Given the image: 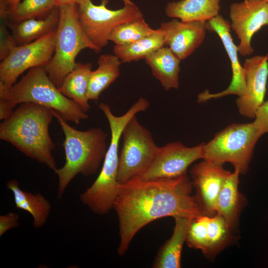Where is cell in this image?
Returning <instances> with one entry per match:
<instances>
[{
  "label": "cell",
  "mask_w": 268,
  "mask_h": 268,
  "mask_svg": "<svg viewBox=\"0 0 268 268\" xmlns=\"http://www.w3.org/2000/svg\"><path fill=\"white\" fill-rule=\"evenodd\" d=\"M97 68L91 71L88 87V100H97L100 94L119 76L122 62L115 54H105L98 59Z\"/></svg>",
  "instance_id": "24"
},
{
  "label": "cell",
  "mask_w": 268,
  "mask_h": 268,
  "mask_svg": "<svg viewBox=\"0 0 268 268\" xmlns=\"http://www.w3.org/2000/svg\"><path fill=\"white\" fill-rule=\"evenodd\" d=\"M220 0H180L169 2L165 12L182 21H207L219 14Z\"/></svg>",
  "instance_id": "19"
},
{
  "label": "cell",
  "mask_w": 268,
  "mask_h": 268,
  "mask_svg": "<svg viewBox=\"0 0 268 268\" xmlns=\"http://www.w3.org/2000/svg\"><path fill=\"white\" fill-rule=\"evenodd\" d=\"M60 18L56 32L54 55L44 67L49 78L59 89L67 76L75 67V59L80 51L90 49L101 51L87 38L79 23L78 5L59 6Z\"/></svg>",
  "instance_id": "6"
},
{
  "label": "cell",
  "mask_w": 268,
  "mask_h": 268,
  "mask_svg": "<svg viewBox=\"0 0 268 268\" xmlns=\"http://www.w3.org/2000/svg\"><path fill=\"white\" fill-rule=\"evenodd\" d=\"M21 0H8L9 6V14L14 10L17 5L21 1ZM9 16V15H8Z\"/></svg>",
  "instance_id": "35"
},
{
  "label": "cell",
  "mask_w": 268,
  "mask_h": 268,
  "mask_svg": "<svg viewBox=\"0 0 268 268\" xmlns=\"http://www.w3.org/2000/svg\"><path fill=\"white\" fill-rule=\"evenodd\" d=\"M123 7L116 10L107 8L109 0H101L99 5L91 0L78 5L81 27L89 40L101 51L107 46L109 36L117 26L143 17L138 7L131 0H120Z\"/></svg>",
  "instance_id": "9"
},
{
  "label": "cell",
  "mask_w": 268,
  "mask_h": 268,
  "mask_svg": "<svg viewBox=\"0 0 268 268\" xmlns=\"http://www.w3.org/2000/svg\"><path fill=\"white\" fill-rule=\"evenodd\" d=\"M59 18V8L57 6L44 17L17 22L7 21V24L17 45H22L56 31Z\"/></svg>",
  "instance_id": "18"
},
{
  "label": "cell",
  "mask_w": 268,
  "mask_h": 268,
  "mask_svg": "<svg viewBox=\"0 0 268 268\" xmlns=\"http://www.w3.org/2000/svg\"><path fill=\"white\" fill-rule=\"evenodd\" d=\"M187 173L169 179H136L120 185L113 204L119 219L118 254L128 250L135 235L144 226L166 216L192 219L204 215Z\"/></svg>",
  "instance_id": "1"
},
{
  "label": "cell",
  "mask_w": 268,
  "mask_h": 268,
  "mask_svg": "<svg viewBox=\"0 0 268 268\" xmlns=\"http://www.w3.org/2000/svg\"><path fill=\"white\" fill-rule=\"evenodd\" d=\"M164 46L162 31L159 29L148 36L134 43L115 45L113 52L123 63H131L145 59L148 55Z\"/></svg>",
  "instance_id": "25"
},
{
  "label": "cell",
  "mask_w": 268,
  "mask_h": 268,
  "mask_svg": "<svg viewBox=\"0 0 268 268\" xmlns=\"http://www.w3.org/2000/svg\"><path fill=\"white\" fill-rule=\"evenodd\" d=\"M232 172L222 165L204 160L193 166L190 171L195 196L204 215L213 216L217 214L216 203L220 192Z\"/></svg>",
  "instance_id": "15"
},
{
  "label": "cell",
  "mask_w": 268,
  "mask_h": 268,
  "mask_svg": "<svg viewBox=\"0 0 268 268\" xmlns=\"http://www.w3.org/2000/svg\"><path fill=\"white\" fill-rule=\"evenodd\" d=\"M174 219L175 225L172 235L158 251L152 265L154 268H181L182 248L191 219L184 217Z\"/></svg>",
  "instance_id": "20"
},
{
  "label": "cell",
  "mask_w": 268,
  "mask_h": 268,
  "mask_svg": "<svg viewBox=\"0 0 268 268\" xmlns=\"http://www.w3.org/2000/svg\"><path fill=\"white\" fill-rule=\"evenodd\" d=\"M230 27L240 40L238 53L251 55L253 35L263 27H268V3L267 0H244L234 2L229 7Z\"/></svg>",
  "instance_id": "12"
},
{
  "label": "cell",
  "mask_w": 268,
  "mask_h": 268,
  "mask_svg": "<svg viewBox=\"0 0 268 268\" xmlns=\"http://www.w3.org/2000/svg\"><path fill=\"white\" fill-rule=\"evenodd\" d=\"M157 31L151 28L144 17L121 24L110 33L108 40L116 45H124L134 43Z\"/></svg>",
  "instance_id": "27"
},
{
  "label": "cell",
  "mask_w": 268,
  "mask_h": 268,
  "mask_svg": "<svg viewBox=\"0 0 268 268\" xmlns=\"http://www.w3.org/2000/svg\"><path fill=\"white\" fill-rule=\"evenodd\" d=\"M19 216L14 212H9L0 216V236L11 228L19 226Z\"/></svg>",
  "instance_id": "32"
},
{
  "label": "cell",
  "mask_w": 268,
  "mask_h": 268,
  "mask_svg": "<svg viewBox=\"0 0 268 268\" xmlns=\"http://www.w3.org/2000/svg\"><path fill=\"white\" fill-rule=\"evenodd\" d=\"M164 45L181 60L187 58L202 43L206 35V21L178 20L161 23Z\"/></svg>",
  "instance_id": "16"
},
{
  "label": "cell",
  "mask_w": 268,
  "mask_h": 268,
  "mask_svg": "<svg viewBox=\"0 0 268 268\" xmlns=\"http://www.w3.org/2000/svg\"><path fill=\"white\" fill-rule=\"evenodd\" d=\"M6 186L13 194L16 208L32 215L33 227L39 228L43 226L50 213V202L41 194H33L21 190L18 182L15 179L8 181Z\"/></svg>",
  "instance_id": "22"
},
{
  "label": "cell",
  "mask_w": 268,
  "mask_h": 268,
  "mask_svg": "<svg viewBox=\"0 0 268 268\" xmlns=\"http://www.w3.org/2000/svg\"><path fill=\"white\" fill-rule=\"evenodd\" d=\"M56 7L55 0H22L9 14L8 18L12 22L41 18Z\"/></svg>",
  "instance_id": "28"
},
{
  "label": "cell",
  "mask_w": 268,
  "mask_h": 268,
  "mask_svg": "<svg viewBox=\"0 0 268 268\" xmlns=\"http://www.w3.org/2000/svg\"><path fill=\"white\" fill-rule=\"evenodd\" d=\"M88 0H55L57 6L66 4H75L79 5Z\"/></svg>",
  "instance_id": "34"
},
{
  "label": "cell",
  "mask_w": 268,
  "mask_h": 268,
  "mask_svg": "<svg viewBox=\"0 0 268 268\" xmlns=\"http://www.w3.org/2000/svg\"><path fill=\"white\" fill-rule=\"evenodd\" d=\"M0 98L13 108L18 104H37L61 114L67 121L78 124L88 118L77 104L64 95L49 78L44 67L32 68L17 83L8 88L0 87Z\"/></svg>",
  "instance_id": "5"
},
{
  "label": "cell",
  "mask_w": 268,
  "mask_h": 268,
  "mask_svg": "<svg viewBox=\"0 0 268 268\" xmlns=\"http://www.w3.org/2000/svg\"><path fill=\"white\" fill-rule=\"evenodd\" d=\"M203 142L188 147L179 141H174L159 147L151 165L138 179H169L186 174L191 164L203 159Z\"/></svg>",
  "instance_id": "11"
},
{
  "label": "cell",
  "mask_w": 268,
  "mask_h": 268,
  "mask_svg": "<svg viewBox=\"0 0 268 268\" xmlns=\"http://www.w3.org/2000/svg\"><path fill=\"white\" fill-rule=\"evenodd\" d=\"M91 71V63H76L59 88L64 95L79 105L86 112L90 107L87 93Z\"/></svg>",
  "instance_id": "23"
},
{
  "label": "cell",
  "mask_w": 268,
  "mask_h": 268,
  "mask_svg": "<svg viewBox=\"0 0 268 268\" xmlns=\"http://www.w3.org/2000/svg\"><path fill=\"white\" fill-rule=\"evenodd\" d=\"M253 122L259 133L262 136L268 134V99L258 109Z\"/></svg>",
  "instance_id": "31"
},
{
  "label": "cell",
  "mask_w": 268,
  "mask_h": 268,
  "mask_svg": "<svg viewBox=\"0 0 268 268\" xmlns=\"http://www.w3.org/2000/svg\"><path fill=\"white\" fill-rule=\"evenodd\" d=\"M65 135L63 146L65 163L54 172L58 177V198H62L68 185L80 174L89 176L96 173L108 147L107 135L100 128L79 131L71 127L57 111L51 109Z\"/></svg>",
  "instance_id": "4"
},
{
  "label": "cell",
  "mask_w": 268,
  "mask_h": 268,
  "mask_svg": "<svg viewBox=\"0 0 268 268\" xmlns=\"http://www.w3.org/2000/svg\"><path fill=\"white\" fill-rule=\"evenodd\" d=\"M122 136L117 176L120 184L139 178L151 165L159 148L151 133L140 124L136 115L127 123Z\"/></svg>",
  "instance_id": "8"
},
{
  "label": "cell",
  "mask_w": 268,
  "mask_h": 268,
  "mask_svg": "<svg viewBox=\"0 0 268 268\" xmlns=\"http://www.w3.org/2000/svg\"><path fill=\"white\" fill-rule=\"evenodd\" d=\"M152 74L166 91L179 86L180 60L168 47H162L145 59Z\"/></svg>",
  "instance_id": "17"
},
{
  "label": "cell",
  "mask_w": 268,
  "mask_h": 268,
  "mask_svg": "<svg viewBox=\"0 0 268 268\" xmlns=\"http://www.w3.org/2000/svg\"><path fill=\"white\" fill-rule=\"evenodd\" d=\"M0 28V60L4 59L10 53L11 49L17 45L12 35H10L7 28L8 26L7 19H1Z\"/></svg>",
  "instance_id": "30"
},
{
  "label": "cell",
  "mask_w": 268,
  "mask_h": 268,
  "mask_svg": "<svg viewBox=\"0 0 268 268\" xmlns=\"http://www.w3.org/2000/svg\"><path fill=\"white\" fill-rule=\"evenodd\" d=\"M240 172L235 169L226 180L218 197L217 214L222 216L230 229L237 225L244 199L238 190Z\"/></svg>",
  "instance_id": "21"
},
{
  "label": "cell",
  "mask_w": 268,
  "mask_h": 268,
  "mask_svg": "<svg viewBox=\"0 0 268 268\" xmlns=\"http://www.w3.org/2000/svg\"><path fill=\"white\" fill-rule=\"evenodd\" d=\"M56 32L30 43L13 47L0 63V87H11L26 70L37 67H45L54 53Z\"/></svg>",
  "instance_id": "10"
},
{
  "label": "cell",
  "mask_w": 268,
  "mask_h": 268,
  "mask_svg": "<svg viewBox=\"0 0 268 268\" xmlns=\"http://www.w3.org/2000/svg\"><path fill=\"white\" fill-rule=\"evenodd\" d=\"M206 215H201L190 220L186 242L189 247L201 250L206 255L208 243Z\"/></svg>",
  "instance_id": "29"
},
{
  "label": "cell",
  "mask_w": 268,
  "mask_h": 268,
  "mask_svg": "<svg viewBox=\"0 0 268 268\" xmlns=\"http://www.w3.org/2000/svg\"><path fill=\"white\" fill-rule=\"evenodd\" d=\"M206 30L215 32L219 37L230 60L232 79L228 87L216 93H210L208 90L198 95V102L203 103L212 99H217L229 95L240 97L244 93L246 83L243 66L239 60L237 46L233 42L231 34L230 23L218 14L206 21Z\"/></svg>",
  "instance_id": "14"
},
{
  "label": "cell",
  "mask_w": 268,
  "mask_h": 268,
  "mask_svg": "<svg viewBox=\"0 0 268 268\" xmlns=\"http://www.w3.org/2000/svg\"><path fill=\"white\" fill-rule=\"evenodd\" d=\"M206 228L208 247L205 256H213L229 245L233 236L224 218L218 214L207 216Z\"/></svg>",
  "instance_id": "26"
},
{
  "label": "cell",
  "mask_w": 268,
  "mask_h": 268,
  "mask_svg": "<svg viewBox=\"0 0 268 268\" xmlns=\"http://www.w3.org/2000/svg\"><path fill=\"white\" fill-rule=\"evenodd\" d=\"M53 116L51 109L42 105L21 103L0 123V139L55 171L57 168L52 151L55 145L49 130Z\"/></svg>",
  "instance_id": "2"
},
{
  "label": "cell",
  "mask_w": 268,
  "mask_h": 268,
  "mask_svg": "<svg viewBox=\"0 0 268 268\" xmlns=\"http://www.w3.org/2000/svg\"><path fill=\"white\" fill-rule=\"evenodd\" d=\"M243 68L246 88L243 95L237 98L236 104L241 115L254 119L267 92L268 53L246 59Z\"/></svg>",
  "instance_id": "13"
},
{
  "label": "cell",
  "mask_w": 268,
  "mask_h": 268,
  "mask_svg": "<svg viewBox=\"0 0 268 268\" xmlns=\"http://www.w3.org/2000/svg\"><path fill=\"white\" fill-rule=\"evenodd\" d=\"M13 108L7 100L0 98V120L3 121L8 118L13 111Z\"/></svg>",
  "instance_id": "33"
},
{
  "label": "cell",
  "mask_w": 268,
  "mask_h": 268,
  "mask_svg": "<svg viewBox=\"0 0 268 268\" xmlns=\"http://www.w3.org/2000/svg\"><path fill=\"white\" fill-rule=\"evenodd\" d=\"M149 106V102L141 97L122 116H116L106 103L99 108L106 117L110 129L111 140L103 160L101 170L92 185L79 196V199L93 212L98 215L109 213L113 208L120 184L117 179L119 145L123 129L129 121Z\"/></svg>",
  "instance_id": "3"
},
{
  "label": "cell",
  "mask_w": 268,
  "mask_h": 268,
  "mask_svg": "<svg viewBox=\"0 0 268 268\" xmlns=\"http://www.w3.org/2000/svg\"><path fill=\"white\" fill-rule=\"evenodd\" d=\"M261 136L253 122L232 124L203 142V159L220 165L230 163L245 174Z\"/></svg>",
  "instance_id": "7"
},
{
  "label": "cell",
  "mask_w": 268,
  "mask_h": 268,
  "mask_svg": "<svg viewBox=\"0 0 268 268\" xmlns=\"http://www.w3.org/2000/svg\"><path fill=\"white\" fill-rule=\"evenodd\" d=\"M267 2H268V0H267Z\"/></svg>",
  "instance_id": "36"
}]
</instances>
